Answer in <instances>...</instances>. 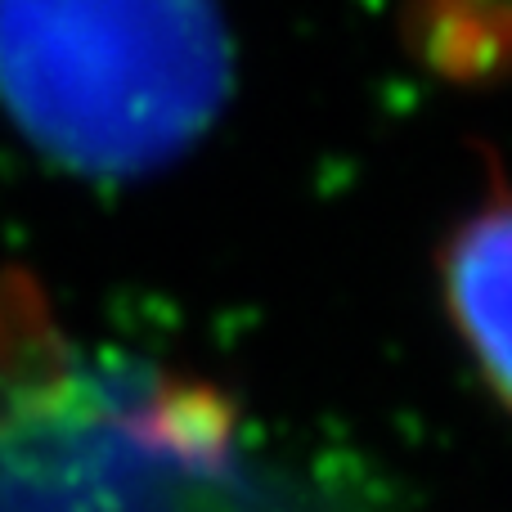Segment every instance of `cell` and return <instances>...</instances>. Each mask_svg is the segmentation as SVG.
<instances>
[{
	"mask_svg": "<svg viewBox=\"0 0 512 512\" xmlns=\"http://www.w3.org/2000/svg\"><path fill=\"white\" fill-rule=\"evenodd\" d=\"M441 301L463 355L512 414V185L495 180L436 252Z\"/></svg>",
	"mask_w": 512,
	"mask_h": 512,
	"instance_id": "cell-2",
	"label": "cell"
},
{
	"mask_svg": "<svg viewBox=\"0 0 512 512\" xmlns=\"http://www.w3.org/2000/svg\"><path fill=\"white\" fill-rule=\"evenodd\" d=\"M230 95L216 0H0V104L86 176H149Z\"/></svg>",
	"mask_w": 512,
	"mask_h": 512,
	"instance_id": "cell-1",
	"label": "cell"
}]
</instances>
